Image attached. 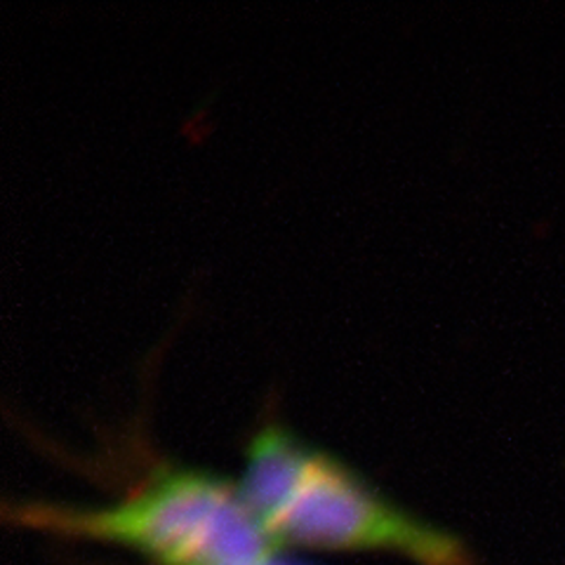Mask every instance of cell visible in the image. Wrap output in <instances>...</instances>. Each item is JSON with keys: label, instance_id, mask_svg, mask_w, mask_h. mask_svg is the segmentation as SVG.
<instances>
[{"label": "cell", "instance_id": "3", "mask_svg": "<svg viewBox=\"0 0 565 565\" xmlns=\"http://www.w3.org/2000/svg\"><path fill=\"white\" fill-rule=\"evenodd\" d=\"M247 565H292V563L280 561V558H276V554H271L267 558H259V561H253V563H247Z\"/></svg>", "mask_w": 565, "mask_h": 565}, {"label": "cell", "instance_id": "2", "mask_svg": "<svg viewBox=\"0 0 565 565\" xmlns=\"http://www.w3.org/2000/svg\"><path fill=\"white\" fill-rule=\"evenodd\" d=\"M17 519L64 537L126 546L151 565H247L278 550L241 486L184 467L153 469L114 504L35 502L17 509Z\"/></svg>", "mask_w": 565, "mask_h": 565}, {"label": "cell", "instance_id": "1", "mask_svg": "<svg viewBox=\"0 0 565 565\" xmlns=\"http://www.w3.org/2000/svg\"><path fill=\"white\" fill-rule=\"evenodd\" d=\"M238 486L276 546L386 552L419 565H471L455 535L388 502L340 459L278 424H264L250 438Z\"/></svg>", "mask_w": 565, "mask_h": 565}]
</instances>
